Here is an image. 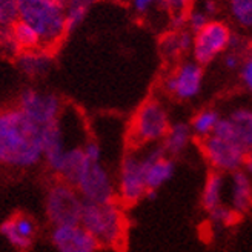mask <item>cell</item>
<instances>
[{
	"instance_id": "d4e9b609",
	"label": "cell",
	"mask_w": 252,
	"mask_h": 252,
	"mask_svg": "<svg viewBox=\"0 0 252 252\" xmlns=\"http://www.w3.org/2000/svg\"><path fill=\"white\" fill-rule=\"evenodd\" d=\"M17 20V0H0V31L12 28V25Z\"/></svg>"
},
{
	"instance_id": "277c9868",
	"label": "cell",
	"mask_w": 252,
	"mask_h": 252,
	"mask_svg": "<svg viewBox=\"0 0 252 252\" xmlns=\"http://www.w3.org/2000/svg\"><path fill=\"white\" fill-rule=\"evenodd\" d=\"M171 126L168 111L158 100L149 98L137 109L129 128V140L134 146L154 145L163 140Z\"/></svg>"
},
{
	"instance_id": "9c48e42d",
	"label": "cell",
	"mask_w": 252,
	"mask_h": 252,
	"mask_svg": "<svg viewBox=\"0 0 252 252\" xmlns=\"http://www.w3.org/2000/svg\"><path fill=\"white\" fill-rule=\"evenodd\" d=\"M201 151L209 165L217 172H235L243 168L246 151L231 140H224L217 135H208L201 138Z\"/></svg>"
},
{
	"instance_id": "4dcf8cb0",
	"label": "cell",
	"mask_w": 252,
	"mask_h": 252,
	"mask_svg": "<svg viewBox=\"0 0 252 252\" xmlns=\"http://www.w3.org/2000/svg\"><path fill=\"white\" fill-rule=\"evenodd\" d=\"M242 79L245 82V85L248 86V90L252 93V56H249L242 66Z\"/></svg>"
},
{
	"instance_id": "9a60e30c",
	"label": "cell",
	"mask_w": 252,
	"mask_h": 252,
	"mask_svg": "<svg viewBox=\"0 0 252 252\" xmlns=\"http://www.w3.org/2000/svg\"><path fill=\"white\" fill-rule=\"evenodd\" d=\"M0 234L17 251H27L37 235V223L27 214H16L0 224Z\"/></svg>"
},
{
	"instance_id": "5b68a950",
	"label": "cell",
	"mask_w": 252,
	"mask_h": 252,
	"mask_svg": "<svg viewBox=\"0 0 252 252\" xmlns=\"http://www.w3.org/2000/svg\"><path fill=\"white\" fill-rule=\"evenodd\" d=\"M85 200L72 185L57 180L51 183L45 195V216L53 226L80 223Z\"/></svg>"
},
{
	"instance_id": "4fadbf2b",
	"label": "cell",
	"mask_w": 252,
	"mask_h": 252,
	"mask_svg": "<svg viewBox=\"0 0 252 252\" xmlns=\"http://www.w3.org/2000/svg\"><path fill=\"white\" fill-rule=\"evenodd\" d=\"M51 243L57 252H97L100 248L80 223L53 226Z\"/></svg>"
},
{
	"instance_id": "484cf974",
	"label": "cell",
	"mask_w": 252,
	"mask_h": 252,
	"mask_svg": "<svg viewBox=\"0 0 252 252\" xmlns=\"http://www.w3.org/2000/svg\"><path fill=\"white\" fill-rule=\"evenodd\" d=\"M208 214H209V220L216 226H231L240 219V216H238L235 211H232L229 206H224V205L214 208Z\"/></svg>"
},
{
	"instance_id": "603a6c76",
	"label": "cell",
	"mask_w": 252,
	"mask_h": 252,
	"mask_svg": "<svg viewBox=\"0 0 252 252\" xmlns=\"http://www.w3.org/2000/svg\"><path fill=\"white\" fill-rule=\"evenodd\" d=\"M220 120V114L214 109H203L192 119L189 128L192 131V135H197L200 138H205L211 135L216 129V126Z\"/></svg>"
},
{
	"instance_id": "e0dca14e",
	"label": "cell",
	"mask_w": 252,
	"mask_h": 252,
	"mask_svg": "<svg viewBox=\"0 0 252 252\" xmlns=\"http://www.w3.org/2000/svg\"><path fill=\"white\" fill-rule=\"evenodd\" d=\"M229 208L240 217L252 208V182L249 175L242 169L232 172Z\"/></svg>"
},
{
	"instance_id": "d590c367",
	"label": "cell",
	"mask_w": 252,
	"mask_h": 252,
	"mask_svg": "<svg viewBox=\"0 0 252 252\" xmlns=\"http://www.w3.org/2000/svg\"><path fill=\"white\" fill-rule=\"evenodd\" d=\"M54 2H57L59 5H62V6H63V5H65V2H66V0H54Z\"/></svg>"
},
{
	"instance_id": "2e32d148",
	"label": "cell",
	"mask_w": 252,
	"mask_h": 252,
	"mask_svg": "<svg viewBox=\"0 0 252 252\" xmlns=\"http://www.w3.org/2000/svg\"><path fill=\"white\" fill-rule=\"evenodd\" d=\"M17 68L28 77H43L53 66V56L48 49L39 48L31 51H22L16 56Z\"/></svg>"
},
{
	"instance_id": "5bb4252c",
	"label": "cell",
	"mask_w": 252,
	"mask_h": 252,
	"mask_svg": "<svg viewBox=\"0 0 252 252\" xmlns=\"http://www.w3.org/2000/svg\"><path fill=\"white\" fill-rule=\"evenodd\" d=\"M145 166V182L148 189H158L166 185L175 172V163L172 157L166 156L161 146H154L142 154Z\"/></svg>"
},
{
	"instance_id": "f546056e",
	"label": "cell",
	"mask_w": 252,
	"mask_h": 252,
	"mask_svg": "<svg viewBox=\"0 0 252 252\" xmlns=\"http://www.w3.org/2000/svg\"><path fill=\"white\" fill-rule=\"evenodd\" d=\"M83 156L90 161H102V148L94 140H88L82 145Z\"/></svg>"
},
{
	"instance_id": "83f0119b",
	"label": "cell",
	"mask_w": 252,
	"mask_h": 252,
	"mask_svg": "<svg viewBox=\"0 0 252 252\" xmlns=\"http://www.w3.org/2000/svg\"><path fill=\"white\" fill-rule=\"evenodd\" d=\"M211 19L205 14L200 8H191L186 16V30H189L192 34L200 31Z\"/></svg>"
},
{
	"instance_id": "e575fe53",
	"label": "cell",
	"mask_w": 252,
	"mask_h": 252,
	"mask_svg": "<svg viewBox=\"0 0 252 252\" xmlns=\"http://www.w3.org/2000/svg\"><path fill=\"white\" fill-rule=\"evenodd\" d=\"M243 166H245V169H246V174L249 175V177H252V151H249V153L246 154V158H245Z\"/></svg>"
},
{
	"instance_id": "1f68e13d",
	"label": "cell",
	"mask_w": 252,
	"mask_h": 252,
	"mask_svg": "<svg viewBox=\"0 0 252 252\" xmlns=\"http://www.w3.org/2000/svg\"><path fill=\"white\" fill-rule=\"evenodd\" d=\"M131 5L135 12L138 14H145L154 5H157V0H131Z\"/></svg>"
},
{
	"instance_id": "f1b7e54d",
	"label": "cell",
	"mask_w": 252,
	"mask_h": 252,
	"mask_svg": "<svg viewBox=\"0 0 252 252\" xmlns=\"http://www.w3.org/2000/svg\"><path fill=\"white\" fill-rule=\"evenodd\" d=\"M0 49H2V53H5L8 56H12V57H16L20 53L19 46L16 45L14 37H12L11 28L0 31Z\"/></svg>"
},
{
	"instance_id": "d6986e66",
	"label": "cell",
	"mask_w": 252,
	"mask_h": 252,
	"mask_svg": "<svg viewBox=\"0 0 252 252\" xmlns=\"http://www.w3.org/2000/svg\"><path fill=\"white\" fill-rule=\"evenodd\" d=\"M192 138V131L189 128L188 123L179 122L169 126L166 135L161 140V148L165 151V154L169 157L180 156L183 151L188 148L189 142Z\"/></svg>"
},
{
	"instance_id": "ba28073f",
	"label": "cell",
	"mask_w": 252,
	"mask_h": 252,
	"mask_svg": "<svg viewBox=\"0 0 252 252\" xmlns=\"http://www.w3.org/2000/svg\"><path fill=\"white\" fill-rule=\"evenodd\" d=\"M231 34V28L224 22L211 19L203 28L194 34L191 48L194 62L205 66L224 51H228Z\"/></svg>"
},
{
	"instance_id": "44dd1931",
	"label": "cell",
	"mask_w": 252,
	"mask_h": 252,
	"mask_svg": "<svg viewBox=\"0 0 252 252\" xmlns=\"http://www.w3.org/2000/svg\"><path fill=\"white\" fill-rule=\"evenodd\" d=\"M95 2L97 0H66L63 11H65L68 32H72L80 27Z\"/></svg>"
},
{
	"instance_id": "ac0fdd59",
	"label": "cell",
	"mask_w": 252,
	"mask_h": 252,
	"mask_svg": "<svg viewBox=\"0 0 252 252\" xmlns=\"http://www.w3.org/2000/svg\"><path fill=\"white\" fill-rule=\"evenodd\" d=\"M194 34L189 30H171L161 37L160 40V53L168 60H175L183 54L189 53L192 48Z\"/></svg>"
},
{
	"instance_id": "7402d4cb",
	"label": "cell",
	"mask_w": 252,
	"mask_h": 252,
	"mask_svg": "<svg viewBox=\"0 0 252 252\" xmlns=\"http://www.w3.org/2000/svg\"><path fill=\"white\" fill-rule=\"evenodd\" d=\"M11 31H12V37H14V40H16V45L20 49V53L42 48V42H40L39 34H37L30 25H27L25 22L17 20L14 25H12Z\"/></svg>"
},
{
	"instance_id": "3957f363",
	"label": "cell",
	"mask_w": 252,
	"mask_h": 252,
	"mask_svg": "<svg viewBox=\"0 0 252 252\" xmlns=\"http://www.w3.org/2000/svg\"><path fill=\"white\" fill-rule=\"evenodd\" d=\"M19 20L39 34L42 48L53 51L68 34L63 6L54 0H17Z\"/></svg>"
},
{
	"instance_id": "52a82bcc",
	"label": "cell",
	"mask_w": 252,
	"mask_h": 252,
	"mask_svg": "<svg viewBox=\"0 0 252 252\" xmlns=\"http://www.w3.org/2000/svg\"><path fill=\"white\" fill-rule=\"evenodd\" d=\"M148 191L145 182V166L140 154L128 153L119 168L116 180V200L123 206H131L145 198Z\"/></svg>"
},
{
	"instance_id": "cb8c5ba5",
	"label": "cell",
	"mask_w": 252,
	"mask_h": 252,
	"mask_svg": "<svg viewBox=\"0 0 252 252\" xmlns=\"http://www.w3.org/2000/svg\"><path fill=\"white\" fill-rule=\"evenodd\" d=\"M229 11L238 27L252 30V0H229Z\"/></svg>"
},
{
	"instance_id": "7c38bea8",
	"label": "cell",
	"mask_w": 252,
	"mask_h": 252,
	"mask_svg": "<svg viewBox=\"0 0 252 252\" xmlns=\"http://www.w3.org/2000/svg\"><path fill=\"white\" fill-rule=\"evenodd\" d=\"M212 134L240 145L249 153L252 151V109H237L229 117H220Z\"/></svg>"
},
{
	"instance_id": "d6a6232c",
	"label": "cell",
	"mask_w": 252,
	"mask_h": 252,
	"mask_svg": "<svg viewBox=\"0 0 252 252\" xmlns=\"http://www.w3.org/2000/svg\"><path fill=\"white\" fill-rule=\"evenodd\" d=\"M242 65V57L237 51H228L224 56V66L229 69H235Z\"/></svg>"
},
{
	"instance_id": "8992f818",
	"label": "cell",
	"mask_w": 252,
	"mask_h": 252,
	"mask_svg": "<svg viewBox=\"0 0 252 252\" xmlns=\"http://www.w3.org/2000/svg\"><path fill=\"white\" fill-rule=\"evenodd\" d=\"M72 186L85 201L105 203L116 200V180L112 179L103 161H90L85 158Z\"/></svg>"
},
{
	"instance_id": "30bf717a",
	"label": "cell",
	"mask_w": 252,
	"mask_h": 252,
	"mask_svg": "<svg viewBox=\"0 0 252 252\" xmlns=\"http://www.w3.org/2000/svg\"><path fill=\"white\" fill-rule=\"evenodd\" d=\"M17 108L30 120L43 128L60 119L62 100L53 93L28 88L20 94Z\"/></svg>"
},
{
	"instance_id": "ffe728a7",
	"label": "cell",
	"mask_w": 252,
	"mask_h": 252,
	"mask_svg": "<svg viewBox=\"0 0 252 252\" xmlns=\"http://www.w3.org/2000/svg\"><path fill=\"white\" fill-rule=\"evenodd\" d=\"M223 192H224V177L221 172L214 171L208 175L205 182L203 191H201V206L205 211H212L223 205Z\"/></svg>"
},
{
	"instance_id": "4316f807",
	"label": "cell",
	"mask_w": 252,
	"mask_h": 252,
	"mask_svg": "<svg viewBox=\"0 0 252 252\" xmlns=\"http://www.w3.org/2000/svg\"><path fill=\"white\" fill-rule=\"evenodd\" d=\"M157 5L166 12L169 17L188 14L192 8V0H157Z\"/></svg>"
},
{
	"instance_id": "6da1fadb",
	"label": "cell",
	"mask_w": 252,
	"mask_h": 252,
	"mask_svg": "<svg viewBox=\"0 0 252 252\" xmlns=\"http://www.w3.org/2000/svg\"><path fill=\"white\" fill-rule=\"evenodd\" d=\"M43 161V128L17 108L0 111V165L30 169Z\"/></svg>"
},
{
	"instance_id": "7a4b0ae2",
	"label": "cell",
	"mask_w": 252,
	"mask_h": 252,
	"mask_svg": "<svg viewBox=\"0 0 252 252\" xmlns=\"http://www.w3.org/2000/svg\"><path fill=\"white\" fill-rule=\"evenodd\" d=\"M123 208L117 200L105 203L85 201L80 224L95 238L98 246L122 249L128 234V219Z\"/></svg>"
},
{
	"instance_id": "8fae6325",
	"label": "cell",
	"mask_w": 252,
	"mask_h": 252,
	"mask_svg": "<svg viewBox=\"0 0 252 252\" xmlns=\"http://www.w3.org/2000/svg\"><path fill=\"white\" fill-rule=\"evenodd\" d=\"M203 85V66L197 62H185L165 80V90L180 100L198 95Z\"/></svg>"
},
{
	"instance_id": "836d02e7",
	"label": "cell",
	"mask_w": 252,
	"mask_h": 252,
	"mask_svg": "<svg viewBox=\"0 0 252 252\" xmlns=\"http://www.w3.org/2000/svg\"><path fill=\"white\" fill-rule=\"evenodd\" d=\"M201 11L205 12V14L211 19L212 16H216L217 14V11H219V3H217V0H203L201 2V5L198 6Z\"/></svg>"
}]
</instances>
